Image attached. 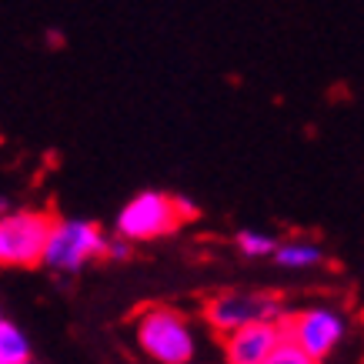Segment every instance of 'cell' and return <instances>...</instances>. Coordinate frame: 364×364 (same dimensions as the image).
I'll return each instance as SVG.
<instances>
[{
	"label": "cell",
	"instance_id": "6da1fadb",
	"mask_svg": "<svg viewBox=\"0 0 364 364\" xmlns=\"http://www.w3.org/2000/svg\"><path fill=\"white\" fill-rule=\"evenodd\" d=\"M134 341L154 364H191L198 351L188 318L171 304H147L134 321Z\"/></svg>",
	"mask_w": 364,
	"mask_h": 364
},
{
	"label": "cell",
	"instance_id": "7a4b0ae2",
	"mask_svg": "<svg viewBox=\"0 0 364 364\" xmlns=\"http://www.w3.org/2000/svg\"><path fill=\"white\" fill-rule=\"evenodd\" d=\"M107 251H111V237L97 224L67 218V221H54V231H50L44 251V267L60 271V274H74L80 267H87L90 261L107 257Z\"/></svg>",
	"mask_w": 364,
	"mask_h": 364
},
{
	"label": "cell",
	"instance_id": "3957f363",
	"mask_svg": "<svg viewBox=\"0 0 364 364\" xmlns=\"http://www.w3.org/2000/svg\"><path fill=\"white\" fill-rule=\"evenodd\" d=\"M181 224H184V214H181L177 198L164 191H141L121 208L117 221H114V234L131 244L157 241V237L177 231Z\"/></svg>",
	"mask_w": 364,
	"mask_h": 364
},
{
	"label": "cell",
	"instance_id": "277c9868",
	"mask_svg": "<svg viewBox=\"0 0 364 364\" xmlns=\"http://www.w3.org/2000/svg\"><path fill=\"white\" fill-rule=\"evenodd\" d=\"M54 218L44 210H11L0 221V261L7 267L44 264Z\"/></svg>",
	"mask_w": 364,
	"mask_h": 364
},
{
	"label": "cell",
	"instance_id": "5b68a950",
	"mask_svg": "<svg viewBox=\"0 0 364 364\" xmlns=\"http://www.w3.org/2000/svg\"><path fill=\"white\" fill-rule=\"evenodd\" d=\"M204 324H208L214 334H231L251 321L261 318H284L281 314V301L274 294H247V291H221L214 298L204 301Z\"/></svg>",
	"mask_w": 364,
	"mask_h": 364
},
{
	"label": "cell",
	"instance_id": "8992f818",
	"mask_svg": "<svg viewBox=\"0 0 364 364\" xmlns=\"http://www.w3.org/2000/svg\"><path fill=\"white\" fill-rule=\"evenodd\" d=\"M284 331L291 341H298L311 358H328L344 338V318L338 308L314 304V308L284 314Z\"/></svg>",
	"mask_w": 364,
	"mask_h": 364
},
{
	"label": "cell",
	"instance_id": "52a82bcc",
	"mask_svg": "<svg viewBox=\"0 0 364 364\" xmlns=\"http://www.w3.org/2000/svg\"><path fill=\"white\" fill-rule=\"evenodd\" d=\"M284 338V318L251 321L237 331L224 334V364H264Z\"/></svg>",
	"mask_w": 364,
	"mask_h": 364
},
{
	"label": "cell",
	"instance_id": "ba28073f",
	"mask_svg": "<svg viewBox=\"0 0 364 364\" xmlns=\"http://www.w3.org/2000/svg\"><path fill=\"white\" fill-rule=\"evenodd\" d=\"M277 264L291 267V271H304V267H314L324 261V251H321L314 241H281L277 244Z\"/></svg>",
	"mask_w": 364,
	"mask_h": 364
},
{
	"label": "cell",
	"instance_id": "9c48e42d",
	"mask_svg": "<svg viewBox=\"0 0 364 364\" xmlns=\"http://www.w3.org/2000/svg\"><path fill=\"white\" fill-rule=\"evenodd\" d=\"M31 361V341L11 318L0 321V364H21Z\"/></svg>",
	"mask_w": 364,
	"mask_h": 364
},
{
	"label": "cell",
	"instance_id": "30bf717a",
	"mask_svg": "<svg viewBox=\"0 0 364 364\" xmlns=\"http://www.w3.org/2000/svg\"><path fill=\"white\" fill-rule=\"evenodd\" d=\"M234 244H237V251H241L244 257H274V251H277L274 237H271V234H261V231H237Z\"/></svg>",
	"mask_w": 364,
	"mask_h": 364
},
{
	"label": "cell",
	"instance_id": "8fae6325",
	"mask_svg": "<svg viewBox=\"0 0 364 364\" xmlns=\"http://www.w3.org/2000/svg\"><path fill=\"white\" fill-rule=\"evenodd\" d=\"M264 364H318V358H311L304 348H301L298 341H291V338H284V341L274 348V354L267 358Z\"/></svg>",
	"mask_w": 364,
	"mask_h": 364
},
{
	"label": "cell",
	"instance_id": "7c38bea8",
	"mask_svg": "<svg viewBox=\"0 0 364 364\" xmlns=\"http://www.w3.org/2000/svg\"><path fill=\"white\" fill-rule=\"evenodd\" d=\"M127 251H131V241H124V237H114V241H111V251H107V257H127Z\"/></svg>",
	"mask_w": 364,
	"mask_h": 364
},
{
	"label": "cell",
	"instance_id": "4fadbf2b",
	"mask_svg": "<svg viewBox=\"0 0 364 364\" xmlns=\"http://www.w3.org/2000/svg\"><path fill=\"white\" fill-rule=\"evenodd\" d=\"M21 364H37V361H33V358H31V361H21Z\"/></svg>",
	"mask_w": 364,
	"mask_h": 364
},
{
	"label": "cell",
	"instance_id": "5bb4252c",
	"mask_svg": "<svg viewBox=\"0 0 364 364\" xmlns=\"http://www.w3.org/2000/svg\"><path fill=\"white\" fill-rule=\"evenodd\" d=\"M361 324H364V311H361Z\"/></svg>",
	"mask_w": 364,
	"mask_h": 364
},
{
	"label": "cell",
	"instance_id": "9a60e30c",
	"mask_svg": "<svg viewBox=\"0 0 364 364\" xmlns=\"http://www.w3.org/2000/svg\"><path fill=\"white\" fill-rule=\"evenodd\" d=\"M191 364H194V361H191Z\"/></svg>",
	"mask_w": 364,
	"mask_h": 364
}]
</instances>
